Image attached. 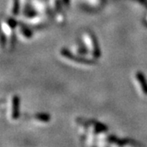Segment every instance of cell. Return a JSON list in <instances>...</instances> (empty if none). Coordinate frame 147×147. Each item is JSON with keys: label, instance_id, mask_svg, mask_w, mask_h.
<instances>
[{"label": "cell", "instance_id": "obj_3", "mask_svg": "<svg viewBox=\"0 0 147 147\" xmlns=\"http://www.w3.org/2000/svg\"><path fill=\"white\" fill-rule=\"evenodd\" d=\"M19 98L17 96H14L11 100V116L12 119H16L19 116Z\"/></svg>", "mask_w": 147, "mask_h": 147}, {"label": "cell", "instance_id": "obj_2", "mask_svg": "<svg viewBox=\"0 0 147 147\" xmlns=\"http://www.w3.org/2000/svg\"><path fill=\"white\" fill-rule=\"evenodd\" d=\"M136 82L138 84L139 90L142 92L143 94L147 95V81L145 76L140 72H137L135 75Z\"/></svg>", "mask_w": 147, "mask_h": 147}, {"label": "cell", "instance_id": "obj_1", "mask_svg": "<svg viewBox=\"0 0 147 147\" xmlns=\"http://www.w3.org/2000/svg\"><path fill=\"white\" fill-rule=\"evenodd\" d=\"M83 39H84V42L86 45V47L88 48V50H89L91 52L92 57H100V48H99V46L97 44L96 39L95 38L94 35L89 32H86L83 35Z\"/></svg>", "mask_w": 147, "mask_h": 147}]
</instances>
